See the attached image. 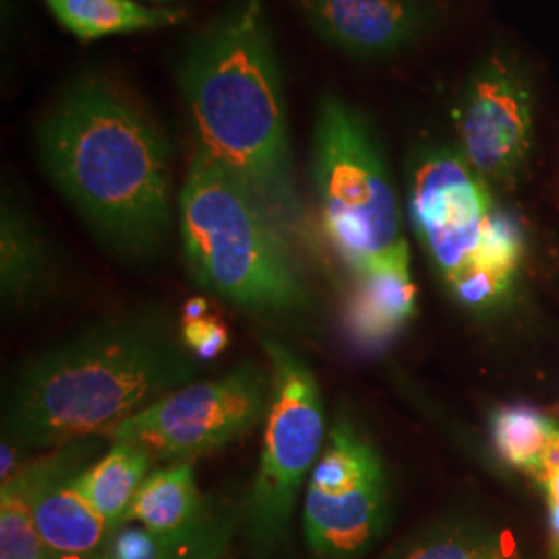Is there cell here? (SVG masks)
Masks as SVG:
<instances>
[{"label":"cell","mask_w":559,"mask_h":559,"mask_svg":"<svg viewBox=\"0 0 559 559\" xmlns=\"http://www.w3.org/2000/svg\"><path fill=\"white\" fill-rule=\"evenodd\" d=\"M533 479L539 485L540 491L545 493L547 506L559 508V427L549 441Z\"/></svg>","instance_id":"603a6c76"},{"label":"cell","mask_w":559,"mask_h":559,"mask_svg":"<svg viewBox=\"0 0 559 559\" xmlns=\"http://www.w3.org/2000/svg\"><path fill=\"white\" fill-rule=\"evenodd\" d=\"M311 180L325 239L350 276L411 265L380 143L359 110L338 96L321 98L318 108Z\"/></svg>","instance_id":"5b68a950"},{"label":"cell","mask_w":559,"mask_h":559,"mask_svg":"<svg viewBox=\"0 0 559 559\" xmlns=\"http://www.w3.org/2000/svg\"><path fill=\"white\" fill-rule=\"evenodd\" d=\"M558 425L533 406H503L491 417V440L503 462L535 475Z\"/></svg>","instance_id":"ffe728a7"},{"label":"cell","mask_w":559,"mask_h":559,"mask_svg":"<svg viewBox=\"0 0 559 559\" xmlns=\"http://www.w3.org/2000/svg\"><path fill=\"white\" fill-rule=\"evenodd\" d=\"M0 556L9 559H59L38 533L27 468L15 479L0 485Z\"/></svg>","instance_id":"44dd1931"},{"label":"cell","mask_w":559,"mask_h":559,"mask_svg":"<svg viewBox=\"0 0 559 559\" xmlns=\"http://www.w3.org/2000/svg\"><path fill=\"white\" fill-rule=\"evenodd\" d=\"M272 369V400L263 419L260 462L240 501V528L255 559H272L286 547L300 491L328 441L320 380L311 365L284 340L261 336Z\"/></svg>","instance_id":"8992f818"},{"label":"cell","mask_w":559,"mask_h":559,"mask_svg":"<svg viewBox=\"0 0 559 559\" xmlns=\"http://www.w3.org/2000/svg\"><path fill=\"white\" fill-rule=\"evenodd\" d=\"M383 559H508L491 531L473 520H441L399 543Z\"/></svg>","instance_id":"d6986e66"},{"label":"cell","mask_w":559,"mask_h":559,"mask_svg":"<svg viewBox=\"0 0 559 559\" xmlns=\"http://www.w3.org/2000/svg\"><path fill=\"white\" fill-rule=\"evenodd\" d=\"M156 462L135 443L110 441L100 459L90 462L78 475L81 491L98 508L112 531L124 524L131 503Z\"/></svg>","instance_id":"e0dca14e"},{"label":"cell","mask_w":559,"mask_h":559,"mask_svg":"<svg viewBox=\"0 0 559 559\" xmlns=\"http://www.w3.org/2000/svg\"><path fill=\"white\" fill-rule=\"evenodd\" d=\"M207 316V300L205 299H189L182 307V318L180 321L200 320Z\"/></svg>","instance_id":"cb8c5ba5"},{"label":"cell","mask_w":559,"mask_h":559,"mask_svg":"<svg viewBox=\"0 0 559 559\" xmlns=\"http://www.w3.org/2000/svg\"><path fill=\"white\" fill-rule=\"evenodd\" d=\"M143 4H152V7H164V4H168V2H173V0H140Z\"/></svg>","instance_id":"d4e9b609"},{"label":"cell","mask_w":559,"mask_h":559,"mask_svg":"<svg viewBox=\"0 0 559 559\" xmlns=\"http://www.w3.org/2000/svg\"><path fill=\"white\" fill-rule=\"evenodd\" d=\"M278 48L261 0H233L182 52L177 83L195 150L242 180L307 242Z\"/></svg>","instance_id":"3957f363"},{"label":"cell","mask_w":559,"mask_h":559,"mask_svg":"<svg viewBox=\"0 0 559 559\" xmlns=\"http://www.w3.org/2000/svg\"><path fill=\"white\" fill-rule=\"evenodd\" d=\"M41 173L102 249L156 260L175 224L170 141L145 104L106 73L69 81L34 131Z\"/></svg>","instance_id":"6da1fadb"},{"label":"cell","mask_w":559,"mask_h":559,"mask_svg":"<svg viewBox=\"0 0 559 559\" xmlns=\"http://www.w3.org/2000/svg\"><path fill=\"white\" fill-rule=\"evenodd\" d=\"M272 400L270 362L242 360L214 380L191 381L122 420L106 438L129 441L158 462L216 454L263 423Z\"/></svg>","instance_id":"52a82bcc"},{"label":"cell","mask_w":559,"mask_h":559,"mask_svg":"<svg viewBox=\"0 0 559 559\" xmlns=\"http://www.w3.org/2000/svg\"><path fill=\"white\" fill-rule=\"evenodd\" d=\"M328 46L350 59L392 57L433 20L425 0H293Z\"/></svg>","instance_id":"7c38bea8"},{"label":"cell","mask_w":559,"mask_h":559,"mask_svg":"<svg viewBox=\"0 0 559 559\" xmlns=\"http://www.w3.org/2000/svg\"><path fill=\"white\" fill-rule=\"evenodd\" d=\"M239 526L240 506L218 500L207 519L177 535H156L124 522L90 559H224Z\"/></svg>","instance_id":"9a60e30c"},{"label":"cell","mask_w":559,"mask_h":559,"mask_svg":"<svg viewBox=\"0 0 559 559\" xmlns=\"http://www.w3.org/2000/svg\"><path fill=\"white\" fill-rule=\"evenodd\" d=\"M216 501L201 493L195 462H168L150 473L124 522L141 524L156 535H177L207 519Z\"/></svg>","instance_id":"2e32d148"},{"label":"cell","mask_w":559,"mask_h":559,"mask_svg":"<svg viewBox=\"0 0 559 559\" xmlns=\"http://www.w3.org/2000/svg\"><path fill=\"white\" fill-rule=\"evenodd\" d=\"M415 313L417 286L411 265L350 276V286L342 300V325L359 350H383L402 334Z\"/></svg>","instance_id":"5bb4252c"},{"label":"cell","mask_w":559,"mask_h":559,"mask_svg":"<svg viewBox=\"0 0 559 559\" xmlns=\"http://www.w3.org/2000/svg\"><path fill=\"white\" fill-rule=\"evenodd\" d=\"M180 332H182L185 344L201 362L221 357L228 346L226 325L207 316L200 320L180 321Z\"/></svg>","instance_id":"7402d4cb"},{"label":"cell","mask_w":559,"mask_h":559,"mask_svg":"<svg viewBox=\"0 0 559 559\" xmlns=\"http://www.w3.org/2000/svg\"><path fill=\"white\" fill-rule=\"evenodd\" d=\"M408 218L445 288L480 258L498 212L489 185L450 147H427L408 168Z\"/></svg>","instance_id":"9c48e42d"},{"label":"cell","mask_w":559,"mask_h":559,"mask_svg":"<svg viewBox=\"0 0 559 559\" xmlns=\"http://www.w3.org/2000/svg\"><path fill=\"white\" fill-rule=\"evenodd\" d=\"M201 371L179 321L162 309L94 321L13 373L2 396V440L32 452L108 436Z\"/></svg>","instance_id":"7a4b0ae2"},{"label":"cell","mask_w":559,"mask_h":559,"mask_svg":"<svg viewBox=\"0 0 559 559\" xmlns=\"http://www.w3.org/2000/svg\"><path fill=\"white\" fill-rule=\"evenodd\" d=\"M390 480L380 450L348 415L332 420L307 480L302 535L318 559H359L390 522Z\"/></svg>","instance_id":"ba28073f"},{"label":"cell","mask_w":559,"mask_h":559,"mask_svg":"<svg viewBox=\"0 0 559 559\" xmlns=\"http://www.w3.org/2000/svg\"><path fill=\"white\" fill-rule=\"evenodd\" d=\"M96 450V438L75 441L48 450L27 466L38 533L59 559H90L112 533L78 483Z\"/></svg>","instance_id":"8fae6325"},{"label":"cell","mask_w":559,"mask_h":559,"mask_svg":"<svg viewBox=\"0 0 559 559\" xmlns=\"http://www.w3.org/2000/svg\"><path fill=\"white\" fill-rule=\"evenodd\" d=\"M177 224L187 270L210 295L274 323L313 313L293 240L242 180L198 150L180 185Z\"/></svg>","instance_id":"277c9868"},{"label":"cell","mask_w":559,"mask_h":559,"mask_svg":"<svg viewBox=\"0 0 559 559\" xmlns=\"http://www.w3.org/2000/svg\"><path fill=\"white\" fill-rule=\"evenodd\" d=\"M60 25L80 40L152 32L182 20V11L140 0H46Z\"/></svg>","instance_id":"ac0fdd59"},{"label":"cell","mask_w":559,"mask_h":559,"mask_svg":"<svg viewBox=\"0 0 559 559\" xmlns=\"http://www.w3.org/2000/svg\"><path fill=\"white\" fill-rule=\"evenodd\" d=\"M460 154L487 185L514 182L533 147V96L500 57L487 60L456 110Z\"/></svg>","instance_id":"30bf717a"},{"label":"cell","mask_w":559,"mask_h":559,"mask_svg":"<svg viewBox=\"0 0 559 559\" xmlns=\"http://www.w3.org/2000/svg\"><path fill=\"white\" fill-rule=\"evenodd\" d=\"M59 282V265L40 222L4 185L0 201V305L13 318L48 299Z\"/></svg>","instance_id":"4fadbf2b"}]
</instances>
